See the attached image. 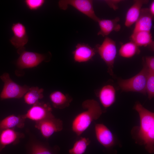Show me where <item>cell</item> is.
Wrapping results in <instances>:
<instances>
[{"label":"cell","instance_id":"obj_1","mask_svg":"<svg viewBox=\"0 0 154 154\" xmlns=\"http://www.w3.org/2000/svg\"><path fill=\"white\" fill-rule=\"evenodd\" d=\"M134 109L138 112L140 119L139 126L133 127L131 131L135 143L143 145L150 153L154 152V113L148 110L139 102Z\"/></svg>","mask_w":154,"mask_h":154},{"label":"cell","instance_id":"obj_2","mask_svg":"<svg viewBox=\"0 0 154 154\" xmlns=\"http://www.w3.org/2000/svg\"><path fill=\"white\" fill-rule=\"evenodd\" d=\"M82 107L84 111L75 117L72 125V131L78 136L81 135L93 121L98 119L103 112L99 103L94 99L85 100Z\"/></svg>","mask_w":154,"mask_h":154},{"label":"cell","instance_id":"obj_3","mask_svg":"<svg viewBox=\"0 0 154 154\" xmlns=\"http://www.w3.org/2000/svg\"><path fill=\"white\" fill-rule=\"evenodd\" d=\"M143 59V67L138 73L129 79L119 80L118 84L122 90L138 92L146 94V84L149 70Z\"/></svg>","mask_w":154,"mask_h":154},{"label":"cell","instance_id":"obj_4","mask_svg":"<svg viewBox=\"0 0 154 154\" xmlns=\"http://www.w3.org/2000/svg\"><path fill=\"white\" fill-rule=\"evenodd\" d=\"M96 48V51L108 67V72L110 75H113L114 65L117 52L115 42L106 37L102 44L97 45Z\"/></svg>","mask_w":154,"mask_h":154},{"label":"cell","instance_id":"obj_5","mask_svg":"<svg viewBox=\"0 0 154 154\" xmlns=\"http://www.w3.org/2000/svg\"><path fill=\"white\" fill-rule=\"evenodd\" d=\"M4 82L3 89L0 95L1 100L9 98H19L28 91L30 87L26 85L20 86L13 81L9 74L4 73L0 76Z\"/></svg>","mask_w":154,"mask_h":154},{"label":"cell","instance_id":"obj_6","mask_svg":"<svg viewBox=\"0 0 154 154\" xmlns=\"http://www.w3.org/2000/svg\"><path fill=\"white\" fill-rule=\"evenodd\" d=\"M58 5L59 8L64 10L70 5L96 22L100 19L95 13L92 0H61L58 1Z\"/></svg>","mask_w":154,"mask_h":154},{"label":"cell","instance_id":"obj_7","mask_svg":"<svg viewBox=\"0 0 154 154\" xmlns=\"http://www.w3.org/2000/svg\"><path fill=\"white\" fill-rule=\"evenodd\" d=\"M52 111L48 103L39 102L33 105L23 115L25 119H28L36 122L54 117Z\"/></svg>","mask_w":154,"mask_h":154},{"label":"cell","instance_id":"obj_8","mask_svg":"<svg viewBox=\"0 0 154 154\" xmlns=\"http://www.w3.org/2000/svg\"><path fill=\"white\" fill-rule=\"evenodd\" d=\"M13 36L10 40L11 43L18 49L17 52L20 54L25 50V45L28 41L26 29L22 23L18 22L13 23L11 27Z\"/></svg>","mask_w":154,"mask_h":154},{"label":"cell","instance_id":"obj_9","mask_svg":"<svg viewBox=\"0 0 154 154\" xmlns=\"http://www.w3.org/2000/svg\"><path fill=\"white\" fill-rule=\"evenodd\" d=\"M35 127L44 137L47 138L54 133L62 131L63 123L62 120L54 117L35 122Z\"/></svg>","mask_w":154,"mask_h":154},{"label":"cell","instance_id":"obj_10","mask_svg":"<svg viewBox=\"0 0 154 154\" xmlns=\"http://www.w3.org/2000/svg\"><path fill=\"white\" fill-rule=\"evenodd\" d=\"M20 54L16 63L17 66L21 69L35 67L46 59L45 56L44 54L25 50Z\"/></svg>","mask_w":154,"mask_h":154},{"label":"cell","instance_id":"obj_11","mask_svg":"<svg viewBox=\"0 0 154 154\" xmlns=\"http://www.w3.org/2000/svg\"><path fill=\"white\" fill-rule=\"evenodd\" d=\"M96 138L99 143L106 148L113 146L115 143L114 136L105 125L102 123H97L95 126Z\"/></svg>","mask_w":154,"mask_h":154},{"label":"cell","instance_id":"obj_12","mask_svg":"<svg viewBox=\"0 0 154 154\" xmlns=\"http://www.w3.org/2000/svg\"><path fill=\"white\" fill-rule=\"evenodd\" d=\"M96 49L89 45L78 43L75 49L72 52L73 59L75 62L79 63L88 62L91 60L95 54Z\"/></svg>","mask_w":154,"mask_h":154},{"label":"cell","instance_id":"obj_13","mask_svg":"<svg viewBox=\"0 0 154 154\" xmlns=\"http://www.w3.org/2000/svg\"><path fill=\"white\" fill-rule=\"evenodd\" d=\"M24 137V134L14 129H3L0 132V152L7 145H15Z\"/></svg>","mask_w":154,"mask_h":154},{"label":"cell","instance_id":"obj_14","mask_svg":"<svg viewBox=\"0 0 154 154\" xmlns=\"http://www.w3.org/2000/svg\"><path fill=\"white\" fill-rule=\"evenodd\" d=\"M153 18L149 8H142L139 16L135 23L133 32L139 31L151 32Z\"/></svg>","mask_w":154,"mask_h":154},{"label":"cell","instance_id":"obj_15","mask_svg":"<svg viewBox=\"0 0 154 154\" xmlns=\"http://www.w3.org/2000/svg\"><path fill=\"white\" fill-rule=\"evenodd\" d=\"M116 92L113 86L107 85L103 86L98 94L100 101L104 108L106 109L114 104L116 100Z\"/></svg>","mask_w":154,"mask_h":154},{"label":"cell","instance_id":"obj_16","mask_svg":"<svg viewBox=\"0 0 154 154\" xmlns=\"http://www.w3.org/2000/svg\"><path fill=\"white\" fill-rule=\"evenodd\" d=\"M120 19L118 17L112 19H100L97 22L100 30L97 35L104 37L108 35L113 31H119L121 29V26L118 23Z\"/></svg>","mask_w":154,"mask_h":154},{"label":"cell","instance_id":"obj_17","mask_svg":"<svg viewBox=\"0 0 154 154\" xmlns=\"http://www.w3.org/2000/svg\"><path fill=\"white\" fill-rule=\"evenodd\" d=\"M148 1L147 0L135 1L133 4L128 10L126 14L125 23L126 27H130L136 23L139 16L142 7Z\"/></svg>","mask_w":154,"mask_h":154},{"label":"cell","instance_id":"obj_18","mask_svg":"<svg viewBox=\"0 0 154 154\" xmlns=\"http://www.w3.org/2000/svg\"><path fill=\"white\" fill-rule=\"evenodd\" d=\"M25 119L23 115L8 116L0 121V132L6 129L23 128Z\"/></svg>","mask_w":154,"mask_h":154},{"label":"cell","instance_id":"obj_19","mask_svg":"<svg viewBox=\"0 0 154 154\" xmlns=\"http://www.w3.org/2000/svg\"><path fill=\"white\" fill-rule=\"evenodd\" d=\"M49 98L53 107L55 108L62 109L68 107L72 100L69 95L59 91L51 93Z\"/></svg>","mask_w":154,"mask_h":154},{"label":"cell","instance_id":"obj_20","mask_svg":"<svg viewBox=\"0 0 154 154\" xmlns=\"http://www.w3.org/2000/svg\"><path fill=\"white\" fill-rule=\"evenodd\" d=\"M130 39L139 47L153 46V45L151 32L139 31L133 32L130 37Z\"/></svg>","mask_w":154,"mask_h":154},{"label":"cell","instance_id":"obj_21","mask_svg":"<svg viewBox=\"0 0 154 154\" xmlns=\"http://www.w3.org/2000/svg\"><path fill=\"white\" fill-rule=\"evenodd\" d=\"M43 89L37 87L30 88L24 96L25 102L29 105H35L39 102V100L43 98Z\"/></svg>","mask_w":154,"mask_h":154},{"label":"cell","instance_id":"obj_22","mask_svg":"<svg viewBox=\"0 0 154 154\" xmlns=\"http://www.w3.org/2000/svg\"><path fill=\"white\" fill-rule=\"evenodd\" d=\"M140 51L139 47L131 41L122 45L119 50V54L125 58H130L139 54Z\"/></svg>","mask_w":154,"mask_h":154},{"label":"cell","instance_id":"obj_23","mask_svg":"<svg viewBox=\"0 0 154 154\" xmlns=\"http://www.w3.org/2000/svg\"><path fill=\"white\" fill-rule=\"evenodd\" d=\"M28 154H56L55 150L38 142L32 143L28 148Z\"/></svg>","mask_w":154,"mask_h":154},{"label":"cell","instance_id":"obj_24","mask_svg":"<svg viewBox=\"0 0 154 154\" xmlns=\"http://www.w3.org/2000/svg\"><path fill=\"white\" fill-rule=\"evenodd\" d=\"M90 142L88 138L81 137L74 143L73 147L69 150V154H83Z\"/></svg>","mask_w":154,"mask_h":154},{"label":"cell","instance_id":"obj_25","mask_svg":"<svg viewBox=\"0 0 154 154\" xmlns=\"http://www.w3.org/2000/svg\"><path fill=\"white\" fill-rule=\"evenodd\" d=\"M146 91L148 98L151 100L154 96V72L149 71L146 84Z\"/></svg>","mask_w":154,"mask_h":154},{"label":"cell","instance_id":"obj_26","mask_svg":"<svg viewBox=\"0 0 154 154\" xmlns=\"http://www.w3.org/2000/svg\"><path fill=\"white\" fill-rule=\"evenodd\" d=\"M44 0H25V3L27 7L31 10H36L41 7L44 5Z\"/></svg>","mask_w":154,"mask_h":154},{"label":"cell","instance_id":"obj_27","mask_svg":"<svg viewBox=\"0 0 154 154\" xmlns=\"http://www.w3.org/2000/svg\"><path fill=\"white\" fill-rule=\"evenodd\" d=\"M149 71L154 72V57L153 56H146L143 58Z\"/></svg>","mask_w":154,"mask_h":154},{"label":"cell","instance_id":"obj_28","mask_svg":"<svg viewBox=\"0 0 154 154\" xmlns=\"http://www.w3.org/2000/svg\"><path fill=\"white\" fill-rule=\"evenodd\" d=\"M107 4L110 7L113 8L114 9H116L117 8V4L119 1H106Z\"/></svg>","mask_w":154,"mask_h":154},{"label":"cell","instance_id":"obj_29","mask_svg":"<svg viewBox=\"0 0 154 154\" xmlns=\"http://www.w3.org/2000/svg\"><path fill=\"white\" fill-rule=\"evenodd\" d=\"M149 11L151 15L154 17V1H153L151 3L149 8Z\"/></svg>","mask_w":154,"mask_h":154}]
</instances>
